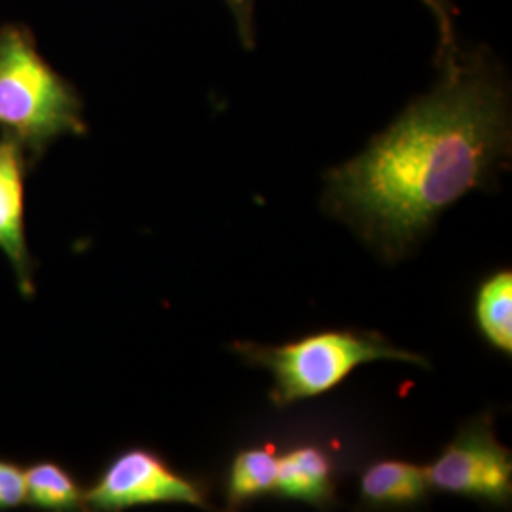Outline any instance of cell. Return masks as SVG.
Returning a JSON list of instances; mask_svg holds the SVG:
<instances>
[{"label":"cell","mask_w":512,"mask_h":512,"mask_svg":"<svg viewBox=\"0 0 512 512\" xmlns=\"http://www.w3.org/2000/svg\"><path fill=\"white\" fill-rule=\"evenodd\" d=\"M0 129L25 152L86 131L82 101L21 27L0 29Z\"/></svg>","instance_id":"cell-2"},{"label":"cell","mask_w":512,"mask_h":512,"mask_svg":"<svg viewBox=\"0 0 512 512\" xmlns=\"http://www.w3.org/2000/svg\"><path fill=\"white\" fill-rule=\"evenodd\" d=\"M84 499L97 511H126L160 503L207 507L200 482L177 473L164 458L145 448H131L112 459L92 488L84 492Z\"/></svg>","instance_id":"cell-5"},{"label":"cell","mask_w":512,"mask_h":512,"mask_svg":"<svg viewBox=\"0 0 512 512\" xmlns=\"http://www.w3.org/2000/svg\"><path fill=\"white\" fill-rule=\"evenodd\" d=\"M234 349L249 365L272 372L274 389L270 397L277 406L323 395L342 384L357 366L370 361L387 359L429 366L420 355L393 348L384 336L374 332L332 330L304 336L283 346L238 342Z\"/></svg>","instance_id":"cell-3"},{"label":"cell","mask_w":512,"mask_h":512,"mask_svg":"<svg viewBox=\"0 0 512 512\" xmlns=\"http://www.w3.org/2000/svg\"><path fill=\"white\" fill-rule=\"evenodd\" d=\"M236 19L239 38L245 48L255 46V0H224Z\"/></svg>","instance_id":"cell-13"},{"label":"cell","mask_w":512,"mask_h":512,"mask_svg":"<svg viewBox=\"0 0 512 512\" xmlns=\"http://www.w3.org/2000/svg\"><path fill=\"white\" fill-rule=\"evenodd\" d=\"M279 458L272 448H249L234 458L228 476V503L241 505L260 495L272 494L277 486Z\"/></svg>","instance_id":"cell-11"},{"label":"cell","mask_w":512,"mask_h":512,"mask_svg":"<svg viewBox=\"0 0 512 512\" xmlns=\"http://www.w3.org/2000/svg\"><path fill=\"white\" fill-rule=\"evenodd\" d=\"M440 4H442V6H444V8H448V10H452V8H450V0H439Z\"/></svg>","instance_id":"cell-15"},{"label":"cell","mask_w":512,"mask_h":512,"mask_svg":"<svg viewBox=\"0 0 512 512\" xmlns=\"http://www.w3.org/2000/svg\"><path fill=\"white\" fill-rule=\"evenodd\" d=\"M439 84L327 173L325 207L395 260L440 213L486 186L511 154V103L488 55L440 61Z\"/></svg>","instance_id":"cell-1"},{"label":"cell","mask_w":512,"mask_h":512,"mask_svg":"<svg viewBox=\"0 0 512 512\" xmlns=\"http://www.w3.org/2000/svg\"><path fill=\"white\" fill-rule=\"evenodd\" d=\"M275 494L306 501L311 505H327L332 495V461L319 446H298L279 458Z\"/></svg>","instance_id":"cell-7"},{"label":"cell","mask_w":512,"mask_h":512,"mask_svg":"<svg viewBox=\"0 0 512 512\" xmlns=\"http://www.w3.org/2000/svg\"><path fill=\"white\" fill-rule=\"evenodd\" d=\"M0 251L8 258L21 294L33 296V260L25 236V150L0 139Z\"/></svg>","instance_id":"cell-6"},{"label":"cell","mask_w":512,"mask_h":512,"mask_svg":"<svg viewBox=\"0 0 512 512\" xmlns=\"http://www.w3.org/2000/svg\"><path fill=\"white\" fill-rule=\"evenodd\" d=\"M427 484L439 492L509 503L512 494L511 452L495 439L490 416L469 421L437 461L425 469Z\"/></svg>","instance_id":"cell-4"},{"label":"cell","mask_w":512,"mask_h":512,"mask_svg":"<svg viewBox=\"0 0 512 512\" xmlns=\"http://www.w3.org/2000/svg\"><path fill=\"white\" fill-rule=\"evenodd\" d=\"M25 503V469L14 461L0 459V511Z\"/></svg>","instance_id":"cell-12"},{"label":"cell","mask_w":512,"mask_h":512,"mask_svg":"<svg viewBox=\"0 0 512 512\" xmlns=\"http://www.w3.org/2000/svg\"><path fill=\"white\" fill-rule=\"evenodd\" d=\"M74 476L54 461H38L25 469V503L40 511H78L86 499Z\"/></svg>","instance_id":"cell-9"},{"label":"cell","mask_w":512,"mask_h":512,"mask_svg":"<svg viewBox=\"0 0 512 512\" xmlns=\"http://www.w3.org/2000/svg\"><path fill=\"white\" fill-rule=\"evenodd\" d=\"M429 490L425 469L399 459L372 463L361 478V495L372 505H412Z\"/></svg>","instance_id":"cell-8"},{"label":"cell","mask_w":512,"mask_h":512,"mask_svg":"<svg viewBox=\"0 0 512 512\" xmlns=\"http://www.w3.org/2000/svg\"><path fill=\"white\" fill-rule=\"evenodd\" d=\"M475 317L482 336L495 349L512 351V274L503 270L488 277L475 300Z\"/></svg>","instance_id":"cell-10"},{"label":"cell","mask_w":512,"mask_h":512,"mask_svg":"<svg viewBox=\"0 0 512 512\" xmlns=\"http://www.w3.org/2000/svg\"><path fill=\"white\" fill-rule=\"evenodd\" d=\"M431 8L435 18L439 21L440 50L439 59L444 61L446 57L456 54V37H454V23H452V10L444 8L439 0H421Z\"/></svg>","instance_id":"cell-14"}]
</instances>
